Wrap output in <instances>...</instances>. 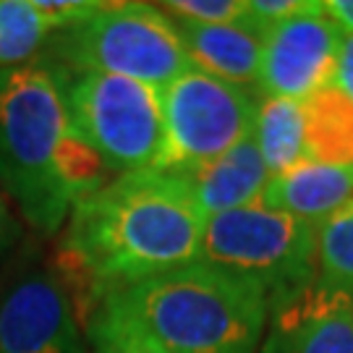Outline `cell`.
I'll return each mask as SVG.
<instances>
[{
  "mask_svg": "<svg viewBox=\"0 0 353 353\" xmlns=\"http://www.w3.org/2000/svg\"><path fill=\"white\" fill-rule=\"evenodd\" d=\"M207 214L163 168L110 178L71 204L52 270L81 330L105 299L202 259Z\"/></svg>",
  "mask_w": 353,
  "mask_h": 353,
  "instance_id": "6da1fadb",
  "label": "cell"
},
{
  "mask_svg": "<svg viewBox=\"0 0 353 353\" xmlns=\"http://www.w3.org/2000/svg\"><path fill=\"white\" fill-rule=\"evenodd\" d=\"M115 299L168 353H256L265 338V290L207 262L144 280Z\"/></svg>",
  "mask_w": 353,
  "mask_h": 353,
  "instance_id": "7a4b0ae2",
  "label": "cell"
},
{
  "mask_svg": "<svg viewBox=\"0 0 353 353\" xmlns=\"http://www.w3.org/2000/svg\"><path fill=\"white\" fill-rule=\"evenodd\" d=\"M71 134L63 74L26 63L0 71V186L39 233H58L74 196L58 154Z\"/></svg>",
  "mask_w": 353,
  "mask_h": 353,
  "instance_id": "3957f363",
  "label": "cell"
},
{
  "mask_svg": "<svg viewBox=\"0 0 353 353\" xmlns=\"http://www.w3.org/2000/svg\"><path fill=\"white\" fill-rule=\"evenodd\" d=\"M34 63L126 76L154 89L191 68L176 21L147 3H100L87 19L50 32Z\"/></svg>",
  "mask_w": 353,
  "mask_h": 353,
  "instance_id": "277c9868",
  "label": "cell"
},
{
  "mask_svg": "<svg viewBox=\"0 0 353 353\" xmlns=\"http://www.w3.org/2000/svg\"><path fill=\"white\" fill-rule=\"evenodd\" d=\"M61 74L71 131L100 154L110 173L121 176L163 168L165 121L160 89L126 76L92 71Z\"/></svg>",
  "mask_w": 353,
  "mask_h": 353,
  "instance_id": "5b68a950",
  "label": "cell"
},
{
  "mask_svg": "<svg viewBox=\"0 0 353 353\" xmlns=\"http://www.w3.org/2000/svg\"><path fill=\"white\" fill-rule=\"evenodd\" d=\"M199 262L252 280L267 301L288 296L316 280V225L259 202L212 214Z\"/></svg>",
  "mask_w": 353,
  "mask_h": 353,
  "instance_id": "8992f818",
  "label": "cell"
},
{
  "mask_svg": "<svg viewBox=\"0 0 353 353\" xmlns=\"http://www.w3.org/2000/svg\"><path fill=\"white\" fill-rule=\"evenodd\" d=\"M256 89L236 87L196 68L160 89L165 121V170L223 157L254 134Z\"/></svg>",
  "mask_w": 353,
  "mask_h": 353,
  "instance_id": "52a82bcc",
  "label": "cell"
},
{
  "mask_svg": "<svg viewBox=\"0 0 353 353\" xmlns=\"http://www.w3.org/2000/svg\"><path fill=\"white\" fill-rule=\"evenodd\" d=\"M343 32L325 13L322 0L270 26L256 81L259 94L306 102L316 92L332 87Z\"/></svg>",
  "mask_w": 353,
  "mask_h": 353,
  "instance_id": "ba28073f",
  "label": "cell"
},
{
  "mask_svg": "<svg viewBox=\"0 0 353 353\" xmlns=\"http://www.w3.org/2000/svg\"><path fill=\"white\" fill-rule=\"evenodd\" d=\"M0 353H87L76 306L55 270H32L0 296Z\"/></svg>",
  "mask_w": 353,
  "mask_h": 353,
  "instance_id": "9c48e42d",
  "label": "cell"
},
{
  "mask_svg": "<svg viewBox=\"0 0 353 353\" xmlns=\"http://www.w3.org/2000/svg\"><path fill=\"white\" fill-rule=\"evenodd\" d=\"M256 353H353V293L312 283L267 301Z\"/></svg>",
  "mask_w": 353,
  "mask_h": 353,
  "instance_id": "30bf717a",
  "label": "cell"
},
{
  "mask_svg": "<svg viewBox=\"0 0 353 353\" xmlns=\"http://www.w3.org/2000/svg\"><path fill=\"white\" fill-rule=\"evenodd\" d=\"M173 21L191 68L236 87L256 89L267 29L256 24L249 13L233 24H191L181 19Z\"/></svg>",
  "mask_w": 353,
  "mask_h": 353,
  "instance_id": "8fae6325",
  "label": "cell"
},
{
  "mask_svg": "<svg viewBox=\"0 0 353 353\" xmlns=\"http://www.w3.org/2000/svg\"><path fill=\"white\" fill-rule=\"evenodd\" d=\"M170 173L183 181V186L191 191L194 202L202 207L207 217L256 204L272 178L254 137L241 141L239 147H233L217 160L176 168Z\"/></svg>",
  "mask_w": 353,
  "mask_h": 353,
  "instance_id": "7c38bea8",
  "label": "cell"
},
{
  "mask_svg": "<svg viewBox=\"0 0 353 353\" xmlns=\"http://www.w3.org/2000/svg\"><path fill=\"white\" fill-rule=\"evenodd\" d=\"M353 202V165H330L303 160L280 176H272L262 191L259 204L288 212L312 225H322L327 217Z\"/></svg>",
  "mask_w": 353,
  "mask_h": 353,
  "instance_id": "4fadbf2b",
  "label": "cell"
},
{
  "mask_svg": "<svg viewBox=\"0 0 353 353\" xmlns=\"http://www.w3.org/2000/svg\"><path fill=\"white\" fill-rule=\"evenodd\" d=\"M254 141L270 176H280L309 160L306 154V108L303 102L259 94Z\"/></svg>",
  "mask_w": 353,
  "mask_h": 353,
  "instance_id": "5bb4252c",
  "label": "cell"
},
{
  "mask_svg": "<svg viewBox=\"0 0 353 353\" xmlns=\"http://www.w3.org/2000/svg\"><path fill=\"white\" fill-rule=\"evenodd\" d=\"M306 108V154L330 165H353V102L335 87L316 92Z\"/></svg>",
  "mask_w": 353,
  "mask_h": 353,
  "instance_id": "9a60e30c",
  "label": "cell"
},
{
  "mask_svg": "<svg viewBox=\"0 0 353 353\" xmlns=\"http://www.w3.org/2000/svg\"><path fill=\"white\" fill-rule=\"evenodd\" d=\"M89 353H168L115 296L105 299L84 327Z\"/></svg>",
  "mask_w": 353,
  "mask_h": 353,
  "instance_id": "2e32d148",
  "label": "cell"
},
{
  "mask_svg": "<svg viewBox=\"0 0 353 353\" xmlns=\"http://www.w3.org/2000/svg\"><path fill=\"white\" fill-rule=\"evenodd\" d=\"M50 32L32 0H0V71L34 63Z\"/></svg>",
  "mask_w": 353,
  "mask_h": 353,
  "instance_id": "e0dca14e",
  "label": "cell"
},
{
  "mask_svg": "<svg viewBox=\"0 0 353 353\" xmlns=\"http://www.w3.org/2000/svg\"><path fill=\"white\" fill-rule=\"evenodd\" d=\"M316 283L353 293V202L316 228Z\"/></svg>",
  "mask_w": 353,
  "mask_h": 353,
  "instance_id": "ac0fdd59",
  "label": "cell"
},
{
  "mask_svg": "<svg viewBox=\"0 0 353 353\" xmlns=\"http://www.w3.org/2000/svg\"><path fill=\"white\" fill-rule=\"evenodd\" d=\"M160 8L191 24H233L246 19L249 0H168Z\"/></svg>",
  "mask_w": 353,
  "mask_h": 353,
  "instance_id": "d6986e66",
  "label": "cell"
},
{
  "mask_svg": "<svg viewBox=\"0 0 353 353\" xmlns=\"http://www.w3.org/2000/svg\"><path fill=\"white\" fill-rule=\"evenodd\" d=\"M32 3L45 16V21L50 24L52 32L76 24L100 8V3H94V0H32Z\"/></svg>",
  "mask_w": 353,
  "mask_h": 353,
  "instance_id": "ffe728a7",
  "label": "cell"
},
{
  "mask_svg": "<svg viewBox=\"0 0 353 353\" xmlns=\"http://www.w3.org/2000/svg\"><path fill=\"white\" fill-rule=\"evenodd\" d=\"M314 0H249V16L259 26H270L285 21L296 13H303Z\"/></svg>",
  "mask_w": 353,
  "mask_h": 353,
  "instance_id": "44dd1931",
  "label": "cell"
},
{
  "mask_svg": "<svg viewBox=\"0 0 353 353\" xmlns=\"http://www.w3.org/2000/svg\"><path fill=\"white\" fill-rule=\"evenodd\" d=\"M332 87L338 89L348 102H353V34H343Z\"/></svg>",
  "mask_w": 353,
  "mask_h": 353,
  "instance_id": "7402d4cb",
  "label": "cell"
},
{
  "mask_svg": "<svg viewBox=\"0 0 353 353\" xmlns=\"http://www.w3.org/2000/svg\"><path fill=\"white\" fill-rule=\"evenodd\" d=\"M19 241H21V223L13 217L3 194H0V256L11 252Z\"/></svg>",
  "mask_w": 353,
  "mask_h": 353,
  "instance_id": "603a6c76",
  "label": "cell"
},
{
  "mask_svg": "<svg viewBox=\"0 0 353 353\" xmlns=\"http://www.w3.org/2000/svg\"><path fill=\"white\" fill-rule=\"evenodd\" d=\"M325 13L335 21L343 34H353V0H327Z\"/></svg>",
  "mask_w": 353,
  "mask_h": 353,
  "instance_id": "cb8c5ba5",
  "label": "cell"
}]
</instances>
